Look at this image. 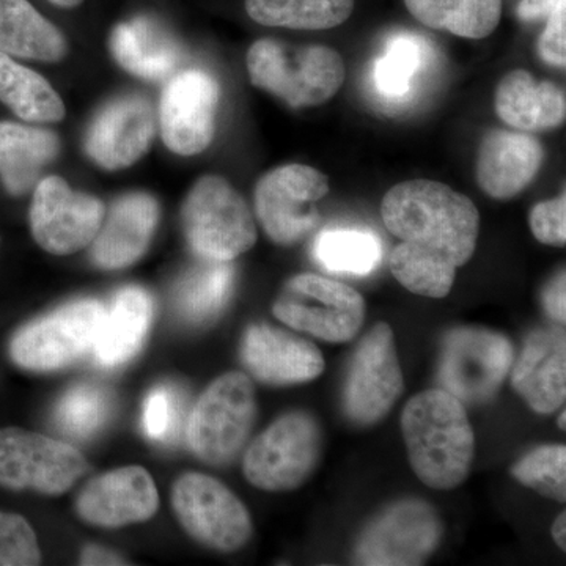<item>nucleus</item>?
<instances>
[{"instance_id": "12", "label": "nucleus", "mask_w": 566, "mask_h": 566, "mask_svg": "<svg viewBox=\"0 0 566 566\" xmlns=\"http://www.w3.org/2000/svg\"><path fill=\"white\" fill-rule=\"evenodd\" d=\"M104 308L99 301H76L25 324L11 338V359L32 371L57 370L73 364L95 344Z\"/></svg>"}, {"instance_id": "17", "label": "nucleus", "mask_w": 566, "mask_h": 566, "mask_svg": "<svg viewBox=\"0 0 566 566\" xmlns=\"http://www.w3.org/2000/svg\"><path fill=\"white\" fill-rule=\"evenodd\" d=\"M156 134V117L145 96L123 95L103 107L85 137V151L107 170L139 161Z\"/></svg>"}, {"instance_id": "9", "label": "nucleus", "mask_w": 566, "mask_h": 566, "mask_svg": "<svg viewBox=\"0 0 566 566\" xmlns=\"http://www.w3.org/2000/svg\"><path fill=\"white\" fill-rule=\"evenodd\" d=\"M444 524L422 499H401L374 516L357 536L354 560L368 566L422 565L438 549Z\"/></svg>"}, {"instance_id": "28", "label": "nucleus", "mask_w": 566, "mask_h": 566, "mask_svg": "<svg viewBox=\"0 0 566 566\" xmlns=\"http://www.w3.org/2000/svg\"><path fill=\"white\" fill-rule=\"evenodd\" d=\"M406 9L434 31L482 40L497 29L502 0H405Z\"/></svg>"}, {"instance_id": "25", "label": "nucleus", "mask_w": 566, "mask_h": 566, "mask_svg": "<svg viewBox=\"0 0 566 566\" xmlns=\"http://www.w3.org/2000/svg\"><path fill=\"white\" fill-rule=\"evenodd\" d=\"M111 51L123 69L145 81L167 80L181 61L177 40L147 17L118 24L111 35Z\"/></svg>"}, {"instance_id": "42", "label": "nucleus", "mask_w": 566, "mask_h": 566, "mask_svg": "<svg viewBox=\"0 0 566 566\" xmlns=\"http://www.w3.org/2000/svg\"><path fill=\"white\" fill-rule=\"evenodd\" d=\"M557 2L558 0H523L520 6V17L526 21L539 20L547 17Z\"/></svg>"}, {"instance_id": "21", "label": "nucleus", "mask_w": 566, "mask_h": 566, "mask_svg": "<svg viewBox=\"0 0 566 566\" xmlns=\"http://www.w3.org/2000/svg\"><path fill=\"white\" fill-rule=\"evenodd\" d=\"M543 163L545 148L534 136L493 129L480 144L476 182L491 199L510 200L535 180Z\"/></svg>"}, {"instance_id": "19", "label": "nucleus", "mask_w": 566, "mask_h": 566, "mask_svg": "<svg viewBox=\"0 0 566 566\" xmlns=\"http://www.w3.org/2000/svg\"><path fill=\"white\" fill-rule=\"evenodd\" d=\"M159 497L151 475L139 465L115 469L93 479L76 501L77 515L99 527L144 523L158 512Z\"/></svg>"}, {"instance_id": "33", "label": "nucleus", "mask_w": 566, "mask_h": 566, "mask_svg": "<svg viewBox=\"0 0 566 566\" xmlns=\"http://www.w3.org/2000/svg\"><path fill=\"white\" fill-rule=\"evenodd\" d=\"M428 59L430 50L423 39L412 33H397L387 40L381 57L376 59L371 70L376 93L387 102L408 98Z\"/></svg>"}, {"instance_id": "15", "label": "nucleus", "mask_w": 566, "mask_h": 566, "mask_svg": "<svg viewBox=\"0 0 566 566\" xmlns=\"http://www.w3.org/2000/svg\"><path fill=\"white\" fill-rule=\"evenodd\" d=\"M104 219L96 197L76 192L61 177L39 181L33 192L31 229L44 251L70 255L95 240Z\"/></svg>"}, {"instance_id": "29", "label": "nucleus", "mask_w": 566, "mask_h": 566, "mask_svg": "<svg viewBox=\"0 0 566 566\" xmlns=\"http://www.w3.org/2000/svg\"><path fill=\"white\" fill-rule=\"evenodd\" d=\"M0 102L24 122L57 123L65 117V106L50 82L3 52H0Z\"/></svg>"}, {"instance_id": "45", "label": "nucleus", "mask_w": 566, "mask_h": 566, "mask_svg": "<svg viewBox=\"0 0 566 566\" xmlns=\"http://www.w3.org/2000/svg\"><path fill=\"white\" fill-rule=\"evenodd\" d=\"M565 417H566V411H562L560 417H558V428H560L562 431H565V428H566Z\"/></svg>"}, {"instance_id": "2", "label": "nucleus", "mask_w": 566, "mask_h": 566, "mask_svg": "<svg viewBox=\"0 0 566 566\" xmlns=\"http://www.w3.org/2000/svg\"><path fill=\"white\" fill-rule=\"evenodd\" d=\"M409 464L417 479L433 490L463 485L475 457V436L465 406L446 390H424L401 415Z\"/></svg>"}, {"instance_id": "22", "label": "nucleus", "mask_w": 566, "mask_h": 566, "mask_svg": "<svg viewBox=\"0 0 566 566\" xmlns=\"http://www.w3.org/2000/svg\"><path fill=\"white\" fill-rule=\"evenodd\" d=\"M158 219V203L148 193L115 200L92 241V262L102 270H122L137 262L151 243Z\"/></svg>"}, {"instance_id": "24", "label": "nucleus", "mask_w": 566, "mask_h": 566, "mask_svg": "<svg viewBox=\"0 0 566 566\" xmlns=\"http://www.w3.org/2000/svg\"><path fill=\"white\" fill-rule=\"evenodd\" d=\"M153 300L140 286H125L104 308L92 349L104 367H118L139 352L153 319Z\"/></svg>"}, {"instance_id": "10", "label": "nucleus", "mask_w": 566, "mask_h": 566, "mask_svg": "<svg viewBox=\"0 0 566 566\" xmlns=\"http://www.w3.org/2000/svg\"><path fill=\"white\" fill-rule=\"evenodd\" d=\"M327 193V175L305 164H286L256 182V218L273 243L285 248L303 243L322 223L316 202Z\"/></svg>"}, {"instance_id": "38", "label": "nucleus", "mask_w": 566, "mask_h": 566, "mask_svg": "<svg viewBox=\"0 0 566 566\" xmlns=\"http://www.w3.org/2000/svg\"><path fill=\"white\" fill-rule=\"evenodd\" d=\"M532 234L542 244L564 248L566 243V196L534 205L528 216Z\"/></svg>"}, {"instance_id": "14", "label": "nucleus", "mask_w": 566, "mask_h": 566, "mask_svg": "<svg viewBox=\"0 0 566 566\" xmlns=\"http://www.w3.org/2000/svg\"><path fill=\"white\" fill-rule=\"evenodd\" d=\"M87 469L84 455L65 442L21 428L0 430V486L59 495Z\"/></svg>"}, {"instance_id": "6", "label": "nucleus", "mask_w": 566, "mask_h": 566, "mask_svg": "<svg viewBox=\"0 0 566 566\" xmlns=\"http://www.w3.org/2000/svg\"><path fill=\"white\" fill-rule=\"evenodd\" d=\"M256 419L251 378L230 371L212 381L193 406L188 441L203 463L227 465L243 452Z\"/></svg>"}, {"instance_id": "34", "label": "nucleus", "mask_w": 566, "mask_h": 566, "mask_svg": "<svg viewBox=\"0 0 566 566\" xmlns=\"http://www.w3.org/2000/svg\"><path fill=\"white\" fill-rule=\"evenodd\" d=\"M112 411L111 395L102 386L71 387L55 408L54 420L71 438L87 439L102 430Z\"/></svg>"}, {"instance_id": "3", "label": "nucleus", "mask_w": 566, "mask_h": 566, "mask_svg": "<svg viewBox=\"0 0 566 566\" xmlns=\"http://www.w3.org/2000/svg\"><path fill=\"white\" fill-rule=\"evenodd\" d=\"M245 63L255 87L273 93L293 109L329 102L346 76L344 59L333 48L289 51L270 39L255 41L249 48Z\"/></svg>"}, {"instance_id": "37", "label": "nucleus", "mask_w": 566, "mask_h": 566, "mask_svg": "<svg viewBox=\"0 0 566 566\" xmlns=\"http://www.w3.org/2000/svg\"><path fill=\"white\" fill-rule=\"evenodd\" d=\"M40 562V546L31 524L14 513L0 512V566H33Z\"/></svg>"}, {"instance_id": "44", "label": "nucleus", "mask_w": 566, "mask_h": 566, "mask_svg": "<svg viewBox=\"0 0 566 566\" xmlns=\"http://www.w3.org/2000/svg\"><path fill=\"white\" fill-rule=\"evenodd\" d=\"M54 6L62 7V9H76L84 0H50Z\"/></svg>"}, {"instance_id": "32", "label": "nucleus", "mask_w": 566, "mask_h": 566, "mask_svg": "<svg viewBox=\"0 0 566 566\" xmlns=\"http://www.w3.org/2000/svg\"><path fill=\"white\" fill-rule=\"evenodd\" d=\"M356 0H245L253 21L268 28L327 31L344 24Z\"/></svg>"}, {"instance_id": "4", "label": "nucleus", "mask_w": 566, "mask_h": 566, "mask_svg": "<svg viewBox=\"0 0 566 566\" xmlns=\"http://www.w3.org/2000/svg\"><path fill=\"white\" fill-rule=\"evenodd\" d=\"M182 227L192 252L205 260L232 262L256 243V227L241 193L216 175L193 185L182 205Z\"/></svg>"}, {"instance_id": "39", "label": "nucleus", "mask_w": 566, "mask_h": 566, "mask_svg": "<svg viewBox=\"0 0 566 566\" xmlns=\"http://www.w3.org/2000/svg\"><path fill=\"white\" fill-rule=\"evenodd\" d=\"M538 51L547 63L564 69L566 63V0H558L557 6L547 14V24L539 36Z\"/></svg>"}, {"instance_id": "40", "label": "nucleus", "mask_w": 566, "mask_h": 566, "mask_svg": "<svg viewBox=\"0 0 566 566\" xmlns=\"http://www.w3.org/2000/svg\"><path fill=\"white\" fill-rule=\"evenodd\" d=\"M566 281L565 271H558L549 282L546 283L542 294L543 308L546 315L558 326H565L566 322Z\"/></svg>"}, {"instance_id": "16", "label": "nucleus", "mask_w": 566, "mask_h": 566, "mask_svg": "<svg viewBox=\"0 0 566 566\" xmlns=\"http://www.w3.org/2000/svg\"><path fill=\"white\" fill-rule=\"evenodd\" d=\"M221 88L202 70L175 74L164 88L159 125L164 144L181 156L199 155L210 147L216 132Z\"/></svg>"}, {"instance_id": "30", "label": "nucleus", "mask_w": 566, "mask_h": 566, "mask_svg": "<svg viewBox=\"0 0 566 566\" xmlns=\"http://www.w3.org/2000/svg\"><path fill=\"white\" fill-rule=\"evenodd\" d=\"M230 262L205 260L182 275L175 290V304L186 322L205 326L221 315L233 290Z\"/></svg>"}, {"instance_id": "43", "label": "nucleus", "mask_w": 566, "mask_h": 566, "mask_svg": "<svg viewBox=\"0 0 566 566\" xmlns=\"http://www.w3.org/2000/svg\"><path fill=\"white\" fill-rule=\"evenodd\" d=\"M554 542L560 547L562 551H566V513L562 512L560 515L554 521L553 528H551Z\"/></svg>"}, {"instance_id": "26", "label": "nucleus", "mask_w": 566, "mask_h": 566, "mask_svg": "<svg viewBox=\"0 0 566 566\" xmlns=\"http://www.w3.org/2000/svg\"><path fill=\"white\" fill-rule=\"evenodd\" d=\"M59 137L48 129L0 122V180L11 196H24L59 155Z\"/></svg>"}, {"instance_id": "31", "label": "nucleus", "mask_w": 566, "mask_h": 566, "mask_svg": "<svg viewBox=\"0 0 566 566\" xmlns=\"http://www.w3.org/2000/svg\"><path fill=\"white\" fill-rule=\"evenodd\" d=\"M382 255L381 238L368 229L327 227L315 238V260L329 273L368 275L381 264Z\"/></svg>"}, {"instance_id": "41", "label": "nucleus", "mask_w": 566, "mask_h": 566, "mask_svg": "<svg viewBox=\"0 0 566 566\" xmlns=\"http://www.w3.org/2000/svg\"><path fill=\"white\" fill-rule=\"evenodd\" d=\"M81 565H126V562L118 554L112 553L109 549L91 545L82 551Z\"/></svg>"}, {"instance_id": "18", "label": "nucleus", "mask_w": 566, "mask_h": 566, "mask_svg": "<svg viewBox=\"0 0 566 566\" xmlns=\"http://www.w3.org/2000/svg\"><path fill=\"white\" fill-rule=\"evenodd\" d=\"M241 359L253 378L270 386L304 385L324 371L318 346L270 324L248 327L241 342Z\"/></svg>"}, {"instance_id": "20", "label": "nucleus", "mask_w": 566, "mask_h": 566, "mask_svg": "<svg viewBox=\"0 0 566 566\" xmlns=\"http://www.w3.org/2000/svg\"><path fill=\"white\" fill-rule=\"evenodd\" d=\"M512 386L532 411L553 415L566 400V337L558 326L539 327L513 360Z\"/></svg>"}, {"instance_id": "35", "label": "nucleus", "mask_w": 566, "mask_h": 566, "mask_svg": "<svg viewBox=\"0 0 566 566\" xmlns=\"http://www.w3.org/2000/svg\"><path fill=\"white\" fill-rule=\"evenodd\" d=\"M512 475L521 485L553 501H566V447H535L513 464Z\"/></svg>"}, {"instance_id": "36", "label": "nucleus", "mask_w": 566, "mask_h": 566, "mask_svg": "<svg viewBox=\"0 0 566 566\" xmlns=\"http://www.w3.org/2000/svg\"><path fill=\"white\" fill-rule=\"evenodd\" d=\"M185 417V398L169 386L153 389L144 405V431L155 441H175Z\"/></svg>"}, {"instance_id": "7", "label": "nucleus", "mask_w": 566, "mask_h": 566, "mask_svg": "<svg viewBox=\"0 0 566 566\" xmlns=\"http://www.w3.org/2000/svg\"><path fill=\"white\" fill-rule=\"evenodd\" d=\"M363 294L318 274H297L283 285L273 305L275 318L327 344L352 342L365 322Z\"/></svg>"}, {"instance_id": "13", "label": "nucleus", "mask_w": 566, "mask_h": 566, "mask_svg": "<svg viewBox=\"0 0 566 566\" xmlns=\"http://www.w3.org/2000/svg\"><path fill=\"white\" fill-rule=\"evenodd\" d=\"M175 513L192 538L219 553L248 545L253 527L243 502L210 475L188 472L175 482Z\"/></svg>"}, {"instance_id": "11", "label": "nucleus", "mask_w": 566, "mask_h": 566, "mask_svg": "<svg viewBox=\"0 0 566 566\" xmlns=\"http://www.w3.org/2000/svg\"><path fill=\"white\" fill-rule=\"evenodd\" d=\"M405 390L392 327L378 323L360 338L346 371L342 406L349 422L371 427L392 411Z\"/></svg>"}, {"instance_id": "1", "label": "nucleus", "mask_w": 566, "mask_h": 566, "mask_svg": "<svg viewBox=\"0 0 566 566\" xmlns=\"http://www.w3.org/2000/svg\"><path fill=\"white\" fill-rule=\"evenodd\" d=\"M385 226L400 244L390 253V273L408 292L442 300L458 268L474 255L480 212L464 193L444 182L408 180L387 191Z\"/></svg>"}, {"instance_id": "8", "label": "nucleus", "mask_w": 566, "mask_h": 566, "mask_svg": "<svg viewBox=\"0 0 566 566\" xmlns=\"http://www.w3.org/2000/svg\"><path fill=\"white\" fill-rule=\"evenodd\" d=\"M515 360V348L504 334L485 327H457L442 340L438 365L439 389L464 406L493 400Z\"/></svg>"}, {"instance_id": "23", "label": "nucleus", "mask_w": 566, "mask_h": 566, "mask_svg": "<svg viewBox=\"0 0 566 566\" xmlns=\"http://www.w3.org/2000/svg\"><path fill=\"white\" fill-rule=\"evenodd\" d=\"M494 109L517 132H549L565 123V92L554 82L536 81L526 70H513L495 87Z\"/></svg>"}, {"instance_id": "5", "label": "nucleus", "mask_w": 566, "mask_h": 566, "mask_svg": "<svg viewBox=\"0 0 566 566\" xmlns=\"http://www.w3.org/2000/svg\"><path fill=\"white\" fill-rule=\"evenodd\" d=\"M323 431L305 411L286 412L253 439L244 453V476L268 493L297 490L322 463Z\"/></svg>"}, {"instance_id": "27", "label": "nucleus", "mask_w": 566, "mask_h": 566, "mask_svg": "<svg viewBox=\"0 0 566 566\" xmlns=\"http://www.w3.org/2000/svg\"><path fill=\"white\" fill-rule=\"evenodd\" d=\"M69 51L63 33L28 0H0V52L40 62L62 61Z\"/></svg>"}]
</instances>
